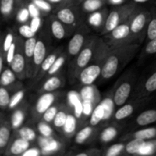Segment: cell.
<instances>
[{
    "mask_svg": "<svg viewBox=\"0 0 156 156\" xmlns=\"http://www.w3.org/2000/svg\"><path fill=\"white\" fill-rule=\"evenodd\" d=\"M139 48V44H131L111 49L102 66L101 79H110L114 77L134 57Z\"/></svg>",
    "mask_w": 156,
    "mask_h": 156,
    "instance_id": "cell-1",
    "label": "cell"
},
{
    "mask_svg": "<svg viewBox=\"0 0 156 156\" xmlns=\"http://www.w3.org/2000/svg\"><path fill=\"white\" fill-rule=\"evenodd\" d=\"M136 9V5L133 3L116 6L111 12H108L105 26L102 29V34H107L119 24L127 21Z\"/></svg>",
    "mask_w": 156,
    "mask_h": 156,
    "instance_id": "cell-2",
    "label": "cell"
},
{
    "mask_svg": "<svg viewBox=\"0 0 156 156\" xmlns=\"http://www.w3.org/2000/svg\"><path fill=\"white\" fill-rule=\"evenodd\" d=\"M105 37L107 40L105 42L110 47V49H113L119 46L133 44L131 41L135 39L131 34L129 18L127 21L119 24L111 31L105 34Z\"/></svg>",
    "mask_w": 156,
    "mask_h": 156,
    "instance_id": "cell-3",
    "label": "cell"
},
{
    "mask_svg": "<svg viewBox=\"0 0 156 156\" xmlns=\"http://www.w3.org/2000/svg\"><path fill=\"white\" fill-rule=\"evenodd\" d=\"M152 17V12L146 9H139L129 17L130 31L134 39H140L141 37L146 36V29Z\"/></svg>",
    "mask_w": 156,
    "mask_h": 156,
    "instance_id": "cell-4",
    "label": "cell"
},
{
    "mask_svg": "<svg viewBox=\"0 0 156 156\" xmlns=\"http://www.w3.org/2000/svg\"><path fill=\"white\" fill-rule=\"evenodd\" d=\"M97 41L98 40L91 39L88 43H85L83 48L76 56L73 71L74 77H79L80 72L91 62Z\"/></svg>",
    "mask_w": 156,
    "mask_h": 156,
    "instance_id": "cell-5",
    "label": "cell"
},
{
    "mask_svg": "<svg viewBox=\"0 0 156 156\" xmlns=\"http://www.w3.org/2000/svg\"><path fill=\"white\" fill-rule=\"evenodd\" d=\"M16 53L9 66L15 73L18 79H23L27 76V64L24 53V43L18 37H16Z\"/></svg>",
    "mask_w": 156,
    "mask_h": 156,
    "instance_id": "cell-6",
    "label": "cell"
},
{
    "mask_svg": "<svg viewBox=\"0 0 156 156\" xmlns=\"http://www.w3.org/2000/svg\"><path fill=\"white\" fill-rule=\"evenodd\" d=\"M102 66L98 63H90L80 72L79 79L83 85H91L98 79L101 74Z\"/></svg>",
    "mask_w": 156,
    "mask_h": 156,
    "instance_id": "cell-7",
    "label": "cell"
},
{
    "mask_svg": "<svg viewBox=\"0 0 156 156\" xmlns=\"http://www.w3.org/2000/svg\"><path fill=\"white\" fill-rule=\"evenodd\" d=\"M30 142L15 136L11 138L4 155H21L27 149L30 148Z\"/></svg>",
    "mask_w": 156,
    "mask_h": 156,
    "instance_id": "cell-8",
    "label": "cell"
},
{
    "mask_svg": "<svg viewBox=\"0 0 156 156\" xmlns=\"http://www.w3.org/2000/svg\"><path fill=\"white\" fill-rule=\"evenodd\" d=\"M132 88L133 84L130 82H124L117 87L113 97L115 106L120 107L126 103L130 95Z\"/></svg>",
    "mask_w": 156,
    "mask_h": 156,
    "instance_id": "cell-9",
    "label": "cell"
},
{
    "mask_svg": "<svg viewBox=\"0 0 156 156\" xmlns=\"http://www.w3.org/2000/svg\"><path fill=\"white\" fill-rule=\"evenodd\" d=\"M47 56V47H46L45 43L42 39L37 40L33 56V65L32 66L34 67V75H37L43 61L44 60Z\"/></svg>",
    "mask_w": 156,
    "mask_h": 156,
    "instance_id": "cell-10",
    "label": "cell"
},
{
    "mask_svg": "<svg viewBox=\"0 0 156 156\" xmlns=\"http://www.w3.org/2000/svg\"><path fill=\"white\" fill-rule=\"evenodd\" d=\"M85 36L82 32H76L68 44V53L70 56H76L85 44Z\"/></svg>",
    "mask_w": 156,
    "mask_h": 156,
    "instance_id": "cell-11",
    "label": "cell"
},
{
    "mask_svg": "<svg viewBox=\"0 0 156 156\" xmlns=\"http://www.w3.org/2000/svg\"><path fill=\"white\" fill-rule=\"evenodd\" d=\"M56 18L66 25H72L77 20L76 12L72 5L64 6L56 12Z\"/></svg>",
    "mask_w": 156,
    "mask_h": 156,
    "instance_id": "cell-12",
    "label": "cell"
},
{
    "mask_svg": "<svg viewBox=\"0 0 156 156\" xmlns=\"http://www.w3.org/2000/svg\"><path fill=\"white\" fill-rule=\"evenodd\" d=\"M37 41V39L36 37H33L26 39L24 43V53L26 59V64H27V76H30V73L31 72L30 66L33 65V56Z\"/></svg>",
    "mask_w": 156,
    "mask_h": 156,
    "instance_id": "cell-13",
    "label": "cell"
},
{
    "mask_svg": "<svg viewBox=\"0 0 156 156\" xmlns=\"http://www.w3.org/2000/svg\"><path fill=\"white\" fill-rule=\"evenodd\" d=\"M12 126L10 121L5 119L0 126V155L5 153L12 138Z\"/></svg>",
    "mask_w": 156,
    "mask_h": 156,
    "instance_id": "cell-14",
    "label": "cell"
},
{
    "mask_svg": "<svg viewBox=\"0 0 156 156\" xmlns=\"http://www.w3.org/2000/svg\"><path fill=\"white\" fill-rule=\"evenodd\" d=\"M23 3L24 0H1L0 13L5 18H11Z\"/></svg>",
    "mask_w": 156,
    "mask_h": 156,
    "instance_id": "cell-15",
    "label": "cell"
},
{
    "mask_svg": "<svg viewBox=\"0 0 156 156\" xmlns=\"http://www.w3.org/2000/svg\"><path fill=\"white\" fill-rule=\"evenodd\" d=\"M56 100V96L52 92H45L38 98L34 110L37 115H43L44 112L53 105Z\"/></svg>",
    "mask_w": 156,
    "mask_h": 156,
    "instance_id": "cell-16",
    "label": "cell"
},
{
    "mask_svg": "<svg viewBox=\"0 0 156 156\" xmlns=\"http://www.w3.org/2000/svg\"><path fill=\"white\" fill-rule=\"evenodd\" d=\"M67 100L69 104L73 107L74 115L76 116V118H81L83 115V104L80 94L76 91H69L67 94Z\"/></svg>",
    "mask_w": 156,
    "mask_h": 156,
    "instance_id": "cell-17",
    "label": "cell"
},
{
    "mask_svg": "<svg viewBox=\"0 0 156 156\" xmlns=\"http://www.w3.org/2000/svg\"><path fill=\"white\" fill-rule=\"evenodd\" d=\"M108 15V12L106 9H101L95 12H91L88 18V24L94 28L103 29Z\"/></svg>",
    "mask_w": 156,
    "mask_h": 156,
    "instance_id": "cell-18",
    "label": "cell"
},
{
    "mask_svg": "<svg viewBox=\"0 0 156 156\" xmlns=\"http://www.w3.org/2000/svg\"><path fill=\"white\" fill-rule=\"evenodd\" d=\"M26 118V111L23 108H16L12 113L10 118V123L12 129H19L24 123Z\"/></svg>",
    "mask_w": 156,
    "mask_h": 156,
    "instance_id": "cell-19",
    "label": "cell"
},
{
    "mask_svg": "<svg viewBox=\"0 0 156 156\" xmlns=\"http://www.w3.org/2000/svg\"><path fill=\"white\" fill-rule=\"evenodd\" d=\"M156 122V109H149L143 111L136 117V123L144 126L152 124Z\"/></svg>",
    "mask_w": 156,
    "mask_h": 156,
    "instance_id": "cell-20",
    "label": "cell"
},
{
    "mask_svg": "<svg viewBox=\"0 0 156 156\" xmlns=\"http://www.w3.org/2000/svg\"><path fill=\"white\" fill-rule=\"evenodd\" d=\"M156 91V69L149 74L147 79L144 81L143 85V97L146 98Z\"/></svg>",
    "mask_w": 156,
    "mask_h": 156,
    "instance_id": "cell-21",
    "label": "cell"
},
{
    "mask_svg": "<svg viewBox=\"0 0 156 156\" xmlns=\"http://www.w3.org/2000/svg\"><path fill=\"white\" fill-rule=\"evenodd\" d=\"M17 76L11 68H5L0 76V86L9 88L16 83Z\"/></svg>",
    "mask_w": 156,
    "mask_h": 156,
    "instance_id": "cell-22",
    "label": "cell"
},
{
    "mask_svg": "<svg viewBox=\"0 0 156 156\" xmlns=\"http://www.w3.org/2000/svg\"><path fill=\"white\" fill-rule=\"evenodd\" d=\"M105 108H104V105L101 102V103L98 104L94 107V110H93L92 113H91V116H90V125L91 126H98L102 120H105Z\"/></svg>",
    "mask_w": 156,
    "mask_h": 156,
    "instance_id": "cell-23",
    "label": "cell"
},
{
    "mask_svg": "<svg viewBox=\"0 0 156 156\" xmlns=\"http://www.w3.org/2000/svg\"><path fill=\"white\" fill-rule=\"evenodd\" d=\"M106 3L107 0H83L81 7L85 13H91L102 9Z\"/></svg>",
    "mask_w": 156,
    "mask_h": 156,
    "instance_id": "cell-24",
    "label": "cell"
},
{
    "mask_svg": "<svg viewBox=\"0 0 156 156\" xmlns=\"http://www.w3.org/2000/svg\"><path fill=\"white\" fill-rule=\"evenodd\" d=\"M62 85L61 78L57 76H51L45 81L43 85L41 91L44 92H53L60 88Z\"/></svg>",
    "mask_w": 156,
    "mask_h": 156,
    "instance_id": "cell-25",
    "label": "cell"
},
{
    "mask_svg": "<svg viewBox=\"0 0 156 156\" xmlns=\"http://www.w3.org/2000/svg\"><path fill=\"white\" fill-rule=\"evenodd\" d=\"M50 30H51L53 37L59 41L63 39L66 34L63 24L57 18L52 20L51 24H50Z\"/></svg>",
    "mask_w": 156,
    "mask_h": 156,
    "instance_id": "cell-26",
    "label": "cell"
},
{
    "mask_svg": "<svg viewBox=\"0 0 156 156\" xmlns=\"http://www.w3.org/2000/svg\"><path fill=\"white\" fill-rule=\"evenodd\" d=\"M145 142H146L145 140L141 139H133L129 143H126V145H125L124 151L129 155H135L139 153L141 151L142 148L144 146Z\"/></svg>",
    "mask_w": 156,
    "mask_h": 156,
    "instance_id": "cell-27",
    "label": "cell"
},
{
    "mask_svg": "<svg viewBox=\"0 0 156 156\" xmlns=\"http://www.w3.org/2000/svg\"><path fill=\"white\" fill-rule=\"evenodd\" d=\"M132 138L141 139V140L147 141V140H153L156 138V126L154 127H147L144 129L137 130L136 132L132 134Z\"/></svg>",
    "mask_w": 156,
    "mask_h": 156,
    "instance_id": "cell-28",
    "label": "cell"
},
{
    "mask_svg": "<svg viewBox=\"0 0 156 156\" xmlns=\"http://www.w3.org/2000/svg\"><path fill=\"white\" fill-rule=\"evenodd\" d=\"M97 89H95V87L91 85H84L80 91V96L82 101H91L96 104L97 101ZM98 105V104H96Z\"/></svg>",
    "mask_w": 156,
    "mask_h": 156,
    "instance_id": "cell-29",
    "label": "cell"
},
{
    "mask_svg": "<svg viewBox=\"0 0 156 156\" xmlns=\"http://www.w3.org/2000/svg\"><path fill=\"white\" fill-rule=\"evenodd\" d=\"M59 52L56 51L53 52V53H50V54L47 55V56H46V58L44 59V60L43 61L42 64H41V67H40L39 69V79H41L46 73L48 72V70L50 69V67L52 66V65H53V62H55L56 58L59 56Z\"/></svg>",
    "mask_w": 156,
    "mask_h": 156,
    "instance_id": "cell-30",
    "label": "cell"
},
{
    "mask_svg": "<svg viewBox=\"0 0 156 156\" xmlns=\"http://www.w3.org/2000/svg\"><path fill=\"white\" fill-rule=\"evenodd\" d=\"M15 136L29 142H32L36 140L37 134L34 129L29 126H21L19 129L15 130Z\"/></svg>",
    "mask_w": 156,
    "mask_h": 156,
    "instance_id": "cell-31",
    "label": "cell"
},
{
    "mask_svg": "<svg viewBox=\"0 0 156 156\" xmlns=\"http://www.w3.org/2000/svg\"><path fill=\"white\" fill-rule=\"evenodd\" d=\"M134 111V106L131 104H126L122 106L114 113V119L117 120H122L132 115Z\"/></svg>",
    "mask_w": 156,
    "mask_h": 156,
    "instance_id": "cell-32",
    "label": "cell"
},
{
    "mask_svg": "<svg viewBox=\"0 0 156 156\" xmlns=\"http://www.w3.org/2000/svg\"><path fill=\"white\" fill-rule=\"evenodd\" d=\"M118 130L115 126H108L101 131L100 134V140L102 143H108L116 138Z\"/></svg>",
    "mask_w": 156,
    "mask_h": 156,
    "instance_id": "cell-33",
    "label": "cell"
},
{
    "mask_svg": "<svg viewBox=\"0 0 156 156\" xmlns=\"http://www.w3.org/2000/svg\"><path fill=\"white\" fill-rule=\"evenodd\" d=\"M77 126V118L74 114H68L67 115L66 122L62 127L63 132L66 135L70 136L75 133Z\"/></svg>",
    "mask_w": 156,
    "mask_h": 156,
    "instance_id": "cell-34",
    "label": "cell"
},
{
    "mask_svg": "<svg viewBox=\"0 0 156 156\" xmlns=\"http://www.w3.org/2000/svg\"><path fill=\"white\" fill-rule=\"evenodd\" d=\"M92 133V126H85L76 133V136H75V142L77 144H82L90 138Z\"/></svg>",
    "mask_w": 156,
    "mask_h": 156,
    "instance_id": "cell-35",
    "label": "cell"
},
{
    "mask_svg": "<svg viewBox=\"0 0 156 156\" xmlns=\"http://www.w3.org/2000/svg\"><path fill=\"white\" fill-rule=\"evenodd\" d=\"M156 37V11H152V17L146 29V40L148 41Z\"/></svg>",
    "mask_w": 156,
    "mask_h": 156,
    "instance_id": "cell-36",
    "label": "cell"
},
{
    "mask_svg": "<svg viewBox=\"0 0 156 156\" xmlns=\"http://www.w3.org/2000/svg\"><path fill=\"white\" fill-rule=\"evenodd\" d=\"M15 16H16L15 17L16 21L20 24H25L26 22H27L28 20L30 19V15L29 13L28 9L27 7V5H24V3H23L17 10Z\"/></svg>",
    "mask_w": 156,
    "mask_h": 156,
    "instance_id": "cell-37",
    "label": "cell"
},
{
    "mask_svg": "<svg viewBox=\"0 0 156 156\" xmlns=\"http://www.w3.org/2000/svg\"><path fill=\"white\" fill-rule=\"evenodd\" d=\"M59 149H60V143L52 137H50L47 144L41 148V152L44 155H49L56 151L59 150Z\"/></svg>",
    "mask_w": 156,
    "mask_h": 156,
    "instance_id": "cell-38",
    "label": "cell"
},
{
    "mask_svg": "<svg viewBox=\"0 0 156 156\" xmlns=\"http://www.w3.org/2000/svg\"><path fill=\"white\" fill-rule=\"evenodd\" d=\"M24 97V90H18L16 91L12 96H11L10 102H9V109H15L17 107H18L22 101L23 98Z\"/></svg>",
    "mask_w": 156,
    "mask_h": 156,
    "instance_id": "cell-39",
    "label": "cell"
},
{
    "mask_svg": "<svg viewBox=\"0 0 156 156\" xmlns=\"http://www.w3.org/2000/svg\"><path fill=\"white\" fill-rule=\"evenodd\" d=\"M11 94L9 90L5 87L0 86V109L9 108Z\"/></svg>",
    "mask_w": 156,
    "mask_h": 156,
    "instance_id": "cell-40",
    "label": "cell"
},
{
    "mask_svg": "<svg viewBox=\"0 0 156 156\" xmlns=\"http://www.w3.org/2000/svg\"><path fill=\"white\" fill-rule=\"evenodd\" d=\"M66 62V56L64 55H59L56 59L55 60V62H53V64L52 65V66L50 67V69L47 72V75L48 76H53V75L56 74L59 69L62 67V66L64 65V63Z\"/></svg>",
    "mask_w": 156,
    "mask_h": 156,
    "instance_id": "cell-41",
    "label": "cell"
},
{
    "mask_svg": "<svg viewBox=\"0 0 156 156\" xmlns=\"http://www.w3.org/2000/svg\"><path fill=\"white\" fill-rule=\"evenodd\" d=\"M37 129L41 135L44 137H51L53 136V130L51 126L45 121H41L38 123Z\"/></svg>",
    "mask_w": 156,
    "mask_h": 156,
    "instance_id": "cell-42",
    "label": "cell"
},
{
    "mask_svg": "<svg viewBox=\"0 0 156 156\" xmlns=\"http://www.w3.org/2000/svg\"><path fill=\"white\" fill-rule=\"evenodd\" d=\"M155 55H156V37L148 41L143 51V56L144 57Z\"/></svg>",
    "mask_w": 156,
    "mask_h": 156,
    "instance_id": "cell-43",
    "label": "cell"
},
{
    "mask_svg": "<svg viewBox=\"0 0 156 156\" xmlns=\"http://www.w3.org/2000/svg\"><path fill=\"white\" fill-rule=\"evenodd\" d=\"M125 145L123 143H116L110 146L106 151V156H117L124 151Z\"/></svg>",
    "mask_w": 156,
    "mask_h": 156,
    "instance_id": "cell-44",
    "label": "cell"
},
{
    "mask_svg": "<svg viewBox=\"0 0 156 156\" xmlns=\"http://www.w3.org/2000/svg\"><path fill=\"white\" fill-rule=\"evenodd\" d=\"M58 112V108L56 105H52L50 106L45 112L43 114L42 117L43 120L47 123H50V122L53 121L55 117H56V114Z\"/></svg>",
    "mask_w": 156,
    "mask_h": 156,
    "instance_id": "cell-45",
    "label": "cell"
},
{
    "mask_svg": "<svg viewBox=\"0 0 156 156\" xmlns=\"http://www.w3.org/2000/svg\"><path fill=\"white\" fill-rule=\"evenodd\" d=\"M67 115L68 114L63 111H58L54 120H53V125L56 128H62L66 122Z\"/></svg>",
    "mask_w": 156,
    "mask_h": 156,
    "instance_id": "cell-46",
    "label": "cell"
},
{
    "mask_svg": "<svg viewBox=\"0 0 156 156\" xmlns=\"http://www.w3.org/2000/svg\"><path fill=\"white\" fill-rule=\"evenodd\" d=\"M15 40V37L12 32H8V33L6 34L5 37V38L3 39L2 50V53L4 56L5 55L6 52L8 51L9 47H10L11 46H12V44L14 43Z\"/></svg>",
    "mask_w": 156,
    "mask_h": 156,
    "instance_id": "cell-47",
    "label": "cell"
},
{
    "mask_svg": "<svg viewBox=\"0 0 156 156\" xmlns=\"http://www.w3.org/2000/svg\"><path fill=\"white\" fill-rule=\"evenodd\" d=\"M101 103L104 105V108H105V120H106L108 117H111V114H112L113 111H114V108L115 106V105H114V102L113 101V99L109 98H107L104 99L101 101Z\"/></svg>",
    "mask_w": 156,
    "mask_h": 156,
    "instance_id": "cell-48",
    "label": "cell"
},
{
    "mask_svg": "<svg viewBox=\"0 0 156 156\" xmlns=\"http://www.w3.org/2000/svg\"><path fill=\"white\" fill-rule=\"evenodd\" d=\"M18 32L21 37L26 38V39L35 37V34H36V33H34L30 28V24H27L26 23L25 24H21V25L18 27Z\"/></svg>",
    "mask_w": 156,
    "mask_h": 156,
    "instance_id": "cell-49",
    "label": "cell"
},
{
    "mask_svg": "<svg viewBox=\"0 0 156 156\" xmlns=\"http://www.w3.org/2000/svg\"><path fill=\"white\" fill-rule=\"evenodd\" d=\"M30 1L33 3H34L41 9V12L49 13L53 9L51 3L49 1H47V0H30Z\"/></svg>",
    "mask_w": 156,
    "mask_h": 156,
    "instance_id": "cell-50",
    "label": "cell"
},
{
    "mask_svg": "<svg viewBox=\"0 0 156 156\" xmlns=\"http://www.w3.org/2000/svg\"><path fill=\"white\" fill-rule=\"evenodd\" d=\"M17 50V41H16V37H15V40L14 41L13 44H12L9 49L8 50V51L6 52L5 55V59L6 63L8 65H10V63L12 62V59H13L14 56H15V53H16Z\"/></svg>",
    "mask_w": 156,
    "mask_h": 156,
    "instance_id": "cell-51",
    "label": "cell"
},
{
    "mask_svg": "<svg viewBox=\"0 0 156 156\" xmlns=\"http://www.w3.org/2000/svg\"><path fill=\"white\" fill-rule=\"evenodd\" d=\"M82 104H83V115L86 117L91 116L94 107L97 105L91 101H82Z\"/></svg>",
    "mask_w": 156,
    "mask_h": 156,
    "instance_id": "cell-52",
    "label": "cell"
},
{
    "mask_svg": "<svg viewBox=\"0 0 156 156\" xmlns=\"http://www.w3.org/2000/svg\"><path fill=\"white\" fill-rule=\"evenodd\" d=\"M26 5H27V9H28L30 18L41 16V10L36 5L34 4V3H33L31 1H30L28 2Z\"/></svg>",
    "mask_w": 156,
    "mask_h": 156,
    "instance_id": "cell-53",
    "label": "cell"
},
{
    "mask_svg": "<svg viewBox=\"0 0 156 156\" xmlns=\"http://www.w3.org/2000/svg\"><path fill=\"white\" fill-rule=\"evenodd\" d=\"M41 24H42V20H41V17H34V18H30V27L32 29L34 33L37 34L40 28L41 27Z\"/></svg>",
    "mask_w": 156,
    "mask_h": 156,
    "instance_id": "cell-54",
    "label": "cell"
},
{
    "mask_svg": "<svg viewBox=\"0 0 156 156\" xmlns=\"http://www.w3.org/2000/svg\"><path fill=\"white\" fill-rule=\"evenodd\" d=\"M42 154L41 151L37 148H29L21 156H39Z\"/></svg>",
    "mask_w": 156,
    "mask_h": 156,
    "instance_id": "cell-55",
    "label": "cell"
},
{
    "mask_svg": "<svg viewBox=\"0 0 156 156\" xmlns=\"http://www.w3.org/2000/svg\"><path fill=\"white\" fill-rule=\"evenodd\" d=\"M47 1L50 2L51 4L60 5L61 8L64 6L72 5L73 2V0H47Z\"/></svg>",
    "mask_w": 156,
    "mask_h": 156,
    "instance_id": "cell-56",
    "label": "cell"
},
{
    "mask_svg": "<svg viewBox=\"0 0 156 156\" xmlns=\"http://www.w3.org/2000/svg\"><path fill=\"white\" fill-rule=\"evenodd\" d=\"M126 0H107V3L111 5H120L124 4Z\"/></svg>",
    "mask_w": 156,
    "mask_h": 156,
    "instance_id": "cell-57",
    "label": "cell"
},
{
    "mask_svg": "<svg viewBox=\"0 0 156 156\" xmlns=\"http://www.w3.org/2000/svg\"><path fill=\"white\" fill-rule=\"evenodd\" d=\"M5 56L1 53L0 54V76H1L2 73L3 69H4V60H5Z\"/></svg>",
    "mask_w": 156,
    "mask_h": 156,
    "instance_id": "cell-58",
    "label": "cell"
},
{
    "mask_svg": "<svg viewBox=\"0 0 156 156\" xmlns=\"http://www.w3.org/2000/svg\"><path fill=\"white\" fill-rule=\"evenodd\" d=\"M2 43H3L2 37L1 34H0V54L2 53Z\"/></svg>",
    "mask_w": 156,
    "mask_h": 156,
    "instance_id": "cell-59",
    "label": "cell"
},
{
    "mask_svg": "<svg viewBox=\"0 0 156 156\" xmlns=\"http://www.w3.org/2000/svg\"><path fill=\"white\" fill-rule=\"evenodd\" d=\"M135 3H144L146 2L149 1V0H133Z\"/></svg>",
    "mask_w": 156,
    "mask_h": 156,
    "instance_id": "cell-60",
    "label": "cell"
},
{
    "mask_svg": "<svg viewBox=\"0 0 156 156\" xmlns=\"http://www.w3.org/2000/svg\"><path fill=\"white\" fill-rule=\"evenodd\" d=\"M4 120H5L4 116H3V114H2V113H0V126H1L2 123V122L4 121Z\"/></svg>",
    "mask_w": 156,
    "mask_h": 156,
    "instance_id": "cell-61",
    "label": "cell"
},
{
    "mask_svg": "<svg viewBox=\"0 0 156 156\" xmlns=\"http://www.w3.org/2000/svg\"><path fill=\"white\" fill-rule=\"evenodd\" d=\"M80 1H83V0H80Z\"/></svg>",
    "mask_w": 156,
    "mask_h": 156,
    "instance_id": "cell-62",
    "label": "cell"
},
{
    "mask_svg": "<svg viewBox=\"0 0 156 156\" xmlns=\"http://www.w3.org/2000/svg\"><path fill=\"white\" fill-rule=\"evenodd\" d=\"M0 2H1V0H0Z\"/></svg>",
    "mask_w": 156,
    "mask_h": 156,
    "instance_id": "cell-63",
    "label": "cell"
},
{
    "mask_svg": "<svg viewBox=\"0 0 156 156\" xmlns=\"http://www.w3.org/2000/svg\"><path fill=\"white\" fill-rule=\"evenodd\" d=\"M155 4H156V2H155Z\"/></svg>",
    "mask_w": 156,
    "mask_h": 156,
    "instance_id": "cell-64",
    "label": "cell"
}]
</instances>
